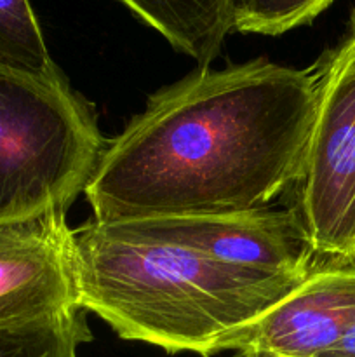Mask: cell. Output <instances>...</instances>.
Wrapping results in <instances>:
<instances>
[{
	"mask_svg": "<svg viewBox=\"0 0 355 357\" xmlns=\"http://www.w3.org/2000/svg\"><path fill=\"white\" fill-rule=\"evenodd\" d=\"M90 340L82 309L0 328V357H77Z\"/></svg>",
	"mask_w": 355,
	"mask_h": 357,
	"instance_id": "10",
	"label": "cell"
},
{
	"mask_svg": "<svg viewBox=\"0 0 355 357\" xmlns=\"http://www.w3.org/2000/svg\"><path fill=\"white\" fill-rule=\"evenodd\" d=\"M322 357H355V319L348 324L340 340Z\"/></svg>",
	"mask_w": 355,
	"mask_h": 357,
	"instance_id": "12",
	"label": "cell"
},
{
	"mask_svg": "<svg viewBox=\"0 0 355 357\" xmlns=\"http://www.w3.org/2000/svg\"><path fill=\"white\" fill-rule=\"evenodd\" d=\"M0 65L42 79H65L49 54L30 0H0Z\"/></svg>",
	"mask_w": 355,
	"mask_h": 357,
	"instance_id": "9",
	"label": "cell"
},
{
	"mask_svg": "<svg viewBox=\"0 0 355 357\" xmlns=\"http://www.w3.org/2000/svg\"><path fill=\"white\" fill-rule=\"evenodd\" d=\"M146 24L155 28L176 51L202 68L219 54L232 31L228 0H120Z\"/></svg>",
	"mask_w": 355,
	"mask_h": 357,
	"instance_id": "8",
	"label": "cell"
},
{
	"mask_svg": "<svg viewBox=\"0 0 355 357\" xmlns=\"http://www.w3.org/2000/svg\"><path fill=\"white\" fill-rule=\"evenodd\" d=\"M118 225L136 236L261 274L303 279L313 267L308 241L292 208L268 206L235 215L139 220Z\"/></svg>",
	"mask_w": 355,
	"mask_h": 357,
	"instance_id": "5",
	"label": "cell"
},
{
	"mask_svg": "<svg viewBox=\"0 0 355 357\" xmlns=\"http://www.w3.org/2000/svg\"><path fill=\"white\" fill-rule=\"evenodd\" d=\"M104 145L68 80L0 65V223L68 211Z\"/></svg>",
	"mask_w": 355,
	"mask_h": 357,
	"instance_id": "3",
	"label": "cell"
},
{
	"mask_svg": "<svg viewBox=\"0 0 355 357\" xmlns=\"http://www.w3.org/2000/svg\"><path fill=\"white\" fill-rule=\"evenodd\" d=\"M355 319V261L313 265L284 298L223 345L240 357H322Z\"/></svg>",
	"mask_w": 355,
	"mask_h": 357,
	"instance_id": "6",
	"label": "cell"
},
{
	"mask_svg": "<svg viewBox=\"0 0 355 357\" xmlns=\"http://www.w3.org/2000/svg\"><path fill=\"white\" fill-rule=\"evenodd\" d=\"M79 305L125 340L211 357L303 279L261 274L90 220L72 230Z\"/></svg>",
	"mask_w": 355,
	"mask_h": 357,
	"instance_id": "2",
	"label": "cell"
},
{
	"mask_svg": "<svg viewBox=\"0 0 355 357\" xmlns=\"http://www.w3.org/2000/svg\"><path fill=\"white\" fill-rule=\"evenodd\" d=\"M334 0H228L232 30L282 35L308 24Z\"/></svg>",
	"mask_w": 355,
	"mask_h": 357,
	"instance_id": "11",
	"label": "cell"
},
{
	"mask_svg": "<svg viewBox=\"0 0 355 357\" xmlns=\"http://www.w3.org/2000/svg\"><path fill=\"white\" fill-rule=\"evenodd\" d=\"M315 68L253 59L200 68L153 94L106 142L84 195L101 223L235 215L294 183Z\"/></svg>",
	"mask_w": 355,
	"mask_h": 357,
	"instance_id": "1",
	"label": "cell"
},
{
	"mask_svg": "<svg viewBox=\"0 0 355 357\" xmlns=\"http://www.w3.org/2000/svg\"><path fill=\"white\" fill-rule=\"evenodd\" d=\"M315 108L294 183L313 265L355 261V13L315 66Z\"/></svg>",
	"mask_w": 355,
	"mask_h": 357,
	"instance_id": "4",
	"label": "cell"
},
{
	"mask_svg": "<svg viewBox=\"0 0 355 357\" xmlns=\"http://www.w3.org/2000/svg\"><path fill=\"white\" fill-rule=\"evenodd\" d=\"M65 215L0 223V328L80 309Z\"/></svg>",
	"mask_w": 355,
	"mask_h": 357,
	"instance_id": "7",
	"label": "cell"
}]
</instances>
